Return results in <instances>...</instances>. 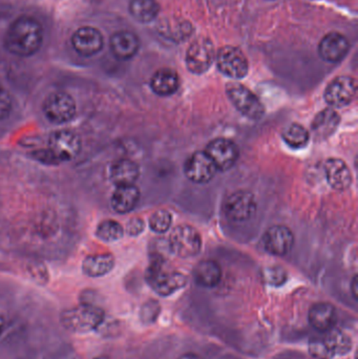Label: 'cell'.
Wrapping results in <instances>:
<instances>
[{
  "mask_svg": "<svg viewBox=\"0 0 358 359\" xmlns=\"http://www.w3.org/2000/svg\"><path fill=\"white\" fill-rule=\"evenodd\" d=\"M43 43V29L37 19L31 16L17 18L8 27L4 46L11 54L29 57L38 52Z\"/></svg>",
  "mask_w": 358,
  "mask_h": 359,
  "instance_id": "obj_1",
  "label": "cell"
},
{
  "mask_svg": "<svg viewBox=\"0 0 358 359\" xmlns=\"http://www.w3.org/2000/svg\"><path fill=\"white\" fill-rule=\"evenodd\" d=\"M104 318V311L98 306L82 304L63 311L60 322L71 332L88 333L100 327Z\"/></svg>",
  "mask_w": 358,
  "mask_h": 359,
  "instance_id": "obj_2",
  "label": "cell"
},
{
  "mask_svg": "<svg viewBox=\"0 0 358 359\" xmlns=\"http://www.w3.org/2000/svg\"><path fill=\"white\" fill-rule=\"evenodd\" d=\"M351 349V341L338 329H330L323 337L311 339L309 351L313 358L331 359L336 355L346 354Z\"/></svg>",
  "mask_w": 358,
  "mask_h": 359,
  "instance_id": "obj_3",
  "label": "cell"
},
{
  "mask_svg": "<svg viewBox=\"0 0 358 359\" xmlns=\"http://www.w3.org/2000/svg\"><path fill=\"white\" fill-rule=\"evenodd\" d=\"M227 96L235 109L248 119H262L265 115V107L260 99L243 84L230 82L226 86Z\"/></svg>",
  "mask_w": 358,
  "mask_h": 359,
  "instance_id": "obj_4",
  "label": "cell"
},
{
  "mask_svg": "<svg viewBox=\"0 0 358 359\" xmlns=\"http://www.w3.org/2000/svg\"><path fill=\"white\" fill-rule=\"evenodd\" d=\"M42 109L46 119L54 124L69 123L77 113L75 100L65 92H54L48 95Z\"/></svg>",
  "mask_w": 358,
  "mask_h": 359,
  "instance_id": "obj_5",
  "label": "cell"
},
{
  "mask_svg": "<svg viewBox=\"0 0 358 359\" xmlns=\"http://www.w3.org/2000/svg\"><path fill=\"white\" fill-rule=\"evenodd\" d=\"M146 280L160 295H170L186 285L187 278L179 272H166L162 268V261L156 259L146 272Z\"/></svg>",
  "mask_w": 358,
  "mask_h": 359,
  "instance_id": "obj_6",
  "label": "cell"
},
{
  "mask_svg": "<svg viewBox=\"0 0 358 359\" xmlns=\"http://www.w3.org/2000/svg\"><path fill=\"white\" fill-rule=\"evenodd\" d=\"M170 248L172 252L183 259L195 257L201 251V236L191 226H177L170 233Z\"/></svg>",
  "mask_w": 358,
  "mask_h": 359,
  "instance_id": "obj_7",
  "label": "cell"
},
{
  "mask_svg": "<svg viewBox=\"0 0 358 359\" xmlns=\"http://www.w3.org/2000/svg\"><path fill=\"white\" fill-rule=\"evenodd\" d=\"M48 149L59 163L71 161L81 151V139L71 130H57L48 138Z\"/></svg>",
  "mask_w": 358,
  "mask_h": 359,
  "instance_id": "obj_8",
  "label": "cell"
},
{
  "mask_svg": "<svg viewBox=\"0 0 358 359\" xmlns=\"http://www.w3.org/2000/svg\"><path fill=\"white\" fill-rule=\"evenodd\" d=\"M216 67L221 73L233 79H242L249 71V63L239 48L226 46L221 48L216 55Z\"/></svg>",
  "mask_w": 358,
  "mask_h": 359,
  "instance_id": "obj_9",
  "label": "cell"
},
{
  "mask_svg": "<svg viewBox=\"0 0 358 359\" xmlns=\"http://www.w3.org/2000/svg\"><path fill=\"white\" fill-rule=\"evenodd\" d=\"M214 59L216 52L212 42L207 38H198L187 50V69L195 75H202L210 69Z\"/></svg>",
  "mask_w": 358,
  "mask_h": 359,
  "instance_id": "obj_10",
  "label": "cell"
},
{
  "mask_svg": "<svg viewBox=\"0 0 358 359\" xmlns=\"http://www.w3.org/2000/svg\"><path fill=\"white\" fill-rule=\"evenodd\" d=\"M224 211L233 222H246L254 217L256 211V201L247 190H237L225 201Z\"/></svg>",
  "mask_w": 358,
  "mask_h": 359,
  "instance_id": "obj_11",
  "label": "cell"
},
{
  "mask_svg": "<svg viewBox=\"0 0 358 359\" xmlns=\"http://www.w3.org/2000/svg\"><path fill=\"white\" fill-rule=\"evenodd\" d=\"M206 154L214 162L216 170L226 172L237 163L240 157L237 145L228 139L218 138L209 142L206 147Z\"/></svg>",
  "mask_w": 358,
  "mask_h": 359,
  "instance_id": "obj_12",
  "label": "cell"
},
{
  "mask_svg": "<svg viewBox=\"0 0 358 359\" xmlns=\"http://www.w3.org/2000/svg\"><path fill=\"white\" fill-rule=\"evenodd\" d=\"M357 82L354 78L342 76L336 78L326 88V102L333 107H344L350 104L357 96Z\"/></svg>",
  "mask_w": 358,
  "mask_h": 359,
  "instance_id": "obj_13",
  "label": "cell"
},
{
  "mask_svg": "<svg viewBox=\"0 0 358 359\" xmlns=\"http://www.w3.org/2000/svg\"><path fill=\"white\" fill-rule=\"evenodd\" d=\"M184 172L193 183L206 184L216 176V168L205 151H197L185 162Z\"/></svg>",
  "mask_w": 358,
  "mask_h": 359,
  "instance_id": "obj_14",
  "label": "cell"
},
{
  "mask_svg": "<svg viewBox=\"0 0 358 359\" xmlns=\"http://www.w3.org/2000/svg\"><path fill=\"white\" fill-rule=\"evenodd\" d=\"M103 36L99 29L92 27H82L71 36V46L82 57H92L103 48Z\"/></svg>",
  "mask_w": 358,
  "mask_h": 359,
  "instance_id": "obj_15",
  "label": "cell"
},
{
  "mask_svg": "<svg viewBox=\"0 0 358 359\" xmlns=\"http://www.w3.org/2000/svg\"><path fill=\"white\" fill-rule=\"evenodd\" d=\"M263 243L267 252L275 257H285L294 247V236L286 226L275 225L267 230Z\"/></svg>",
  "mask_w": 358,
  "mask_h": 359,
  "instance_id": "obj_16",
  "label": "cell"
},
{
  "mask_svg": "<svg viewBox=\"0 0 358 359\" xmlns=\"http://www.w3.org/2000/svg\"><path fill=\"white\" fill-rule=\"evenodd\" d=\"M348 39L342 34L329 33L322 39L319 46V53L322 58L327 62L336 63L345 58L348 54Z\"/></svg>",
  "mask_w": 358,
  "mask_h": 359,
  "instance_id": "obj_17",
  "label": "cell"
},
{
  "mask_svg": "<svg viewBox=\"0 0 358 359\" xmlns=\"http://www.w3.org/2000/svg\"><path fill=\"white\" fill-rule=\"evenodd\" d=\"M109 46L116 58L119 60H130L138 53L140 40L132 32L120 31L111 36Z\"/></svg>",
  "mask_w": 358,
  "mask_h": 359,
  "instance_id": "obj_18",
  "label": "cell"
},
{
  "mask_svg": "<svg viewBox=\"0 0 358 359\" xmlns=\"http://www.w3.org/2000/svg\"><path fill=\"white\" fill-rule=\"evenodd\" d=\"M325 174L328 183L333 189L346 190L352 184V175L348 165L343 160L331 159L327 160L325 163Z\"/></svg>",
  "mask_w": 358,
  "mask_h": 359,
  "instance_id": "obj_19",
  "label": "cell"
},
{
  "mask_svg": "<svg viewBox=\"0 0 358 359\" xmlns=\"http://www.w3.org/2000/svg\"><path fill=\"white\" fill-rule=\"evenodd\" d=\"M140 200V190L135 185L118 186L111 198V207L120 215H126L136 208Z\"/></svg>",
  "mask_w": 358,
  "mask_h": 359,
  "instance_id": "obj_20",
  "label": "cell"
},
{
  "mask_svg": "<svg viewBox=\"0 0 358 359\" xmlns=\"http://www.w3.org/2000/svg\"><path fill=\"white\" fill-rule=\"evenodd\" d=\"M140 176V168L136 162L130 159H120L113 162L109 170V178L118 186L135 185Z\"/></svg>",
  "mask_w": 358,
  "mask_h": 359,
  "instance_id": "obj_21",
  "label": "cell"
},
{
  "mask_svg": "<svg viewBox=\"0 0 358 359\" xmlns=\"http://www.w3.org/2000/svg\"><path fill=\"white\" fill-rule=\"evenodd\" d=\"M180 86L178 74L172 69H160L153 74L151 80V88L155 94L161 97L174 95Z\"/></svg>",
  "mask_w": 358,
  "mask_h": 359,
  "instance_id": "obj_22",
  "label": "cell"
},
{
  "mask_svg": "<svg viewBox=\"0 0 358 359\" xmlns=\"http://www.w3.org/2000/svg\"><path fill=\"white\" fill-rule=\"evenodd\" d=\"M340 122V115L336 111L326 109L315 116L311 130L317 140H325L336 133Z\"/></svg>",
  "mask_w": 358,
  "mask_h": 359,
  "instance_id": "obj_23",
  "label": "cell"
},
{
  "mask_svg": "<svg viewBox=\"0 0 358 359\" xmlns=\"http://www.w3.org/2000/svg\"><path fill=\"white\" fill-rule=\"evenodd\" d=\"M309 323L319 332H327L336 325V309L331 304H315L309 311Z\"/></svg>",
  "mask_w": 358,
  "mask_h": 359,
  "instance_id": "obj_24",
  "label": "cell"
},
{
  "mask_svg": "<svg viewBox=\"0 0 358 359\" xmlns=\"http://www.w3.org/2000/svg\"><path fill=\"white\" fill-rule=\"evenodd\" d=\"M115 267V257L111 253L88 255L82 263V271L90 278L106 276Z\"/></svg>",
  "mask_w": 358,
  "mask_h": 359,
  "instance_id": "obj_25",
  "label": "cell"
},
{
  "mask_svg": "<svg viewBox=\"0 0 358 359\" xmlns=\"http://www.w3.org/2000/svg\"><path fill=\"white\" fill-rule=\"evenodd\" d=\"M195 283L205 288H212L220 283L222 270L216 262L206 259L200 262L193 270Z\"/></svg>",
  "mask_w": 358,
  "mask_h": 359,
  "instance_id": "obj_26",
  "label": "cell"
},
{
  "mask_svg": "<svg viewBox=\"0 0 358 359\" xmlns=\"http://www.w3.org/2000/svg\"><path fill=\"white\" fill-rule=\"evenodd\" d=\"M159 11V4L156 0H130V14L139 22L149 23L155 20Z\"/></svg>",
  "mask_w": 358,
  "mask_h": 359,
  "instance_id": "obj_27",
  "label": "cell"
},
{
  "mask_svg": "<svg viewBox=\"0 0 358 359\" xmlns=\"http://www.w3.org/2000/svg\"><path fill=\"white\" fill-rule=\"evenodd\" d=\"M283 140L286 144L289 145L291 149H300L308 144L309 136L308 130L298 123L289 124L287 128H284Z\"/></svg>",
  "mask_w": 358,
  "mask_h": 359,
  "instance_id": "obj_28",
  "label": "cell"
},
{
  "mask_svg": "<svg viewBox=\"0 0 358 359\" xmlns=\"http://www.w3.org/2000/svg\"><path fill=\"white\" fill-rule=\"evenodd\" d=\"M124 234L121 224L113 219L101 222L96 229V236L103 242L111 243L119 241Z\"/></svg>",
  "mask_w": 358,
  "mask_h": 359,
  "instance_id": "obj_29",
  "label": "cell"
},
{
  "mask_svg": "<svg viewBox=\"0 0 358 359\" xmlns=\"http://www.w3.org/2000/svg\"><path fill=\"white\" fill-rule=\"evenodd\" d=\"M172 217L170 211L158 210L149 219V227L153 232L164 233L172 227Z\"/></svg>",
  "mask_w": 358,
  "mask_h": 359,
  "instance_id": "obj_30",
  "label": "cell"
},
{
  "mask_svg": "<svg viewBox=\"0 0 358 359\" xmlns=\"http://www.w3.org/2000/svg\"><path fill=\"white\" fill-rule=\"evenodd\" d=\"M264 280L273 286H281L287 280V273L283 268L277 267V266L267 268L264 271Z\"/></svg>",
  "mask_w": 358,
  "mask_h": 359,
  "instance_id": "obj_31",
  "label": "cell"
},
{
  "mask_svg": "<svg viewBox=\"0 0 358 359\" xmlns=\"http://www.w3.org/2000/svg\"><path fill=\"white\" fill-rule=\"evenodd\" d=\"M13 109L12 96L0 84V121H4L10 116Z\"/></svg>",
  "mask_w": 358,
  "mask_h": 359,
  "instance_id": "obj_32",
  "label": "cell"
},
{
  "mask_svg": "<svg viewBox=\"0 0 358 359\" xmlns=\"http://www.w3.org/2000/svg\"><path fill=\"white\" fill-rule=\"evenodd\" d=\"M145 224L143 222V219H141L140 217H134V219H130L128 222V225H126V232H128V236H137L139 234L142 233L143 230H144Z\"/></svg>",
  "mask_w": 358,
  "mask_h": 359,
  "instance_id": "obj_33",
  "label": "cell"
},
{
  "mask_svg": "<svg viewBox=\"0 0 358 359\" xmlns=\"http://www.w3.org/2000/svg\"><path fill=\"white\" fill-rule=\"evenodd\" d=\"M33 157L34 159L43 164H60L57 161L56 158L53 156V154L48 151V149L34 151Z\"/></svg>",
  "mask_w": 358,
  "mask_h": 359,
  "instance_id": "obj_34",
  "label": "cell"
},
{
  "mask_svg": "<svg viewBox=\"0 0 358 359\" xmlns=\"http://www.w3.org/2000/svg\"><path fill=\"white\" fill-rule=\"evenodd\" d=\"M352 294L357 299V276H355L352 280Z\"/></svg>",
  "mask_w": 358,
  "mask_h": 359,
  "instance_id": "obj_35",
  "label": "cell"
},
{
  "mask_svg": "<svg viewBox=\"0 0 358 359\" xmlns=\"http://www.w3.org/2000/svg\"><path fill=\"white\" fill-rule=\"evenodd\" d=\"M178 359H202L200 358L199 355H197V354L193 353H186L184 354V355L180 356Z\"/></svg>",
  "mask_w": 358,
  "mask_h": 359,
  "instance_id": "obj_36",
  "label": "cell"
},
{
  "mask_svg": "<svg viewBox=\"0 0 358 359\" xmlns=\"http://www.w3.org/2000/svg\"><path fill=\"white\" fill-rule=\"evenodd\" d=\"M4 328H6V322H4V318L0 316V337H1L2 333H4Z\"/></svg>",
  "mask_w": 358,
  "mask_h": 359,
  "instance_id": "obj_37",
  "label": "cell"
},
{
  "mask_svg": "<svg viewBox=\"0 0 358 359\" xmlns=\"http://www.w3.org/2000/svg\"><path fill=\"white\" fill-rule=\"evenodd\" d=\"M97 359H106V358H97Z\"/></svg>",
  "mask_w": 358,
  "mask_h": 359,
  "instance_id": "obj_38",
  "label": "cell"
}]
</instances>
